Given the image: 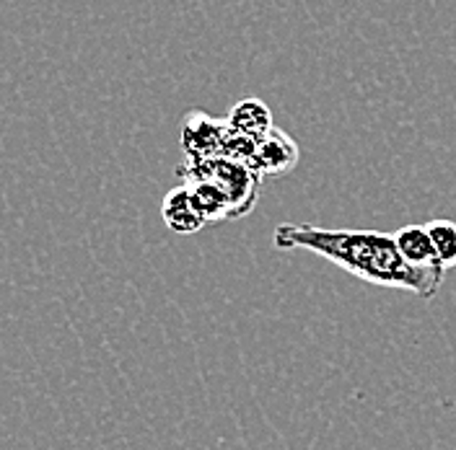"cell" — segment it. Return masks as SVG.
Listing matches in <instances>:
<instances>
[{
    "label": "cell",
    "instance_id": "cell-1",
    "mask_svg": "<svg viewBox=\"0 0 456 450\" xmlns=\"http://www.w3.org/2000/svg\"><path fill=\"white\" fill-rule=\"evenodd\" d=\"M275 249L312 252L342 267L347 275L381 287L407 290L423 301H433L444 285V269L412 267L397 249L395 233L355 230V228H319L283 223L273 233Z\"/></svg>",
    "mask_w": 456,
    "mask_h": 450
},
{
    "label": "cell",
    "instance_id": "cell-5",
    "mask_svg": "<svg viewBox=\"0 0 456 450\" xmlns=\"http://www.w3.org/2000/svg\"><path fill=\"white\" fill-rule=\"evenodd\" d=\"M161 215H164V223L169 225V230L179 233V236H192L205 228V218L198 213L195 202L190 189L182 184V187H174L169 195L164 197L161 205Z\"/></svg>",
    "mask_w": 456,
    "mask_h": 450
},
{
    "label": "cell",
    "instance_id": "cell-7",
    "mask_svg": "<svg viewBox=\"0 0 456 450\" xmlns=\"http://www.w3.org/2000/svg\"><path fill=\"white\" fill-rule=\"evenodd\" d=\"M395 241H397L399 253L412 264V267H438V259L433 252V244H430V236H428L426 225H404L395 233ZM446 272V269H444Z\"/></svg>",
    "mask_w": 456,
    "mask_h": 450
},
{
    "label": "cell",
    "instance_id": "cell-9",
    "mask_svg": "<svg viewBox=\"0 0 456 450\" xmlns=\"http://www.w3.org/2000/svg\"><path fill=\"white\" fill-rule=\"evenodd\" d=\"M428 236H430V244H433V252L436 259L444 269H452L456 267V223L454 221H446V218H436L426 225Z\"/></svg>",
    "mask_w": 456,
    "mask_h": 450
},
{
    "label": "cell",
    "instance_id": "cell-6",
    "mask_svg": "<svg viewBox=\"0 0 456 450\" xmlns=\"http://www.w3.org/2000/svg\"><path fill=\"white\" fill-rule=\"evenodd\" d=\"M226 125L231 130L249 135V138H265L275 125H273V112L262 99H241L231 107V112L226 117Z\"/></svg>",
    "mask_w": 456,
    "mask_h": 450
},
{
    "label": "cell",
    "instance_id": "cell-8",
    "mask_svg": "<svg viewBox=\"0 0 456 450\" xmlns=\"http://www.w3.org/2000/svg\"><path fill=\"white\" fill-rule=\"evenodd\" d=\"M192 195V202L198 207V213L205 218V223H216V221H226L231 218V205L226 195L210 184V181H187L184 184Z\"/></svg>",
    "mask_w": 456,
    "mask_h": 450
},
{
    "label": "cell",
    "instance_id": "cell-3",
    "mask_svg": "<svg viewBox=\"0 0 456 450\" xmlns=\"http://www.w3.org/2000/svg\"><path fill=\"white\" fill-rule=\"evenodd\" d=\"M226 119L210 117L208 112H190L182 125V150L187 153L190 161L198 158H216L224 153L226 141Z\"/></svg>",
    "mask_w": 456,
    "mask_h": 450
},
{
    "label": "cell",
    "instance_id": "cell-2",
    "mask_svg": "<svg viewBox=\"0 0 456 450\" xmlns=\"http://www.w3.org/2000/svg\"><path fill=\"white\" fill-rule=\"evenodd\" d=\"M176 173L182 176V184L187 181H210L216 184L231 205V218H244L255 210L256 197H259V184L262 176L247 164H236L231 158L216 156V158H198V161H184Z\"/></svg>",
    "mask_w": 456,
    "mask_h": 450
},
{
    "label": "cell",
    "instance_id": "cell-4",
    "mask_svg": "<svg viewBox=\"0 0 456 450\" xmlns=\"http://www.w3.org/2000/svg\"><path fill=\"white\" fill-rule=\"evenodd\" d=\"M301 158V148L288 133L273 127L265 138L256 141V150L249 169L256 176H283L290 169H296Z\"/></svg>",
    "mask_w": 456,
    "mask_h": 450
}]
</instances>
